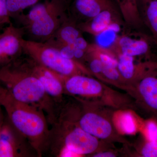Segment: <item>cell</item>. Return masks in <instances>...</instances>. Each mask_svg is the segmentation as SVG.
Masks as SVG:
<instances>
[{
	"instance_id": "cell-1",
	"label": "cell",
	"mask_w": 157,
	"mask_h": 157,
	"mask_svg": "<svg viewBox=\"0 0 157 157\" xmlns=\"http://www.w3.org/2000/svg\"><path fill=\"white\" fill-rule=\"evenodd\" d=\"M0 84L17 101L42 110L50 125L56 120L58 107L34 74L24 54L11 63L0 68Z\"/></svg>"
},
{
	"instance_id": "cell-2",
	"label": "cell",
	"mask_w": 157,
	"mask_h": 157,
	"mask_svg": "<svg viewBox=\"0 0 157 157\" xmlns=\"http://www.w3.org/2000/svg\"><path fill=\"white\" fill-rule=\"evenodd\" d=\"M0 104L11 124L29 140L38 157L45 153L50 128L41 109L17 101L0 84Z\"/></svg>"
},
{
	"instance_id": "cell-3",
	"label": "cell",
	"mask_w": 157,
	"mask_h": 157,
	"mask_svg": "<svg viewBox=\"0 0 157 157\" xmlns=\"http://www.w3.org/2000/svg\"><path fill=\"white\" fill-rule=\"evenodd\" d=\"M100 145L99 139L59 114L49 130L45 153L57 157L86 155L97 152Z\"/></svg>"
},
{
	"instance_id": "cell-4",
	"label": "cell",
	"mask_w": 157,
	"mask_h": 157,
	"mask_svg": "<svg viewBox=\"0 0 157 157\" xmlns=\"http://www.w3.org/2000/svg\"><path fill=\"white\" fill-rule=\"evenodd\" d=\"M68 5L65 0H45L33 6L27 14L23 13L16 20L29 40L45 42L69 16Z\"/></svg>"
},
{
	"instance_id": "cell-5",
	"label": "cell",
	"mask_w": 157,
	"mask_h": 157,
	"mask_svg": "<svg viewBox=\"0 0 157 157\" xmlns=\"http://www.w3.org/2000/svg\"><path fill=\"white\" fill-rule=\"evenodd\" d=\"M22 45L25 54L61 76L92 75L85 65L64 56L58 48L47 42L24 38Z\"/></svg>"
},
{
	"instance_id": "cell-6",
	"label": "cell",
	"mask_w": 157,
	"mask_h": 157,
	"mask_svg": "<svg viewBox=\"0 0 157 157\" xmlns=\"http://www.w3.org/2000/svg\"><path fill=\"white\" fill-rule=\"evenodd\" d=\"M0 157H38L29 140L5 115L0 126Z\"/></svg>"
},
{
	"instance_id": "cell-7",
	"label": "cell",
	"mask_w": 157,
	"mask_h": 157,
	"mask_svg": "<svg viewBox=\"0 0 157 157\" xmlns=\"http://www.w3.org/2000/svg\"><path fill=\"white\" fill-rule=\"evenodd\" d=\"M61 78L65 94L75 98L90 101L105 94V86L91 76L77 74L70 76H61Z\"/></svg>"
},
{
	"instance_id": "cell-8",
	"label": "cell",
	"mask_w": 157,
	"mask_h": 157,
	"mask_svg": "<svg viewBox=\"0 0 157 157\" xmlns=\"http://www.w3.org/2000/svg\"><path fill=\"white\" fill-rule=\"evenodd\" d=\"M23 29L12 22L0 33V68L11 63L24 54L22 45L24 38Z\"/></svg>"
},
{
	"instance_id": "cell-9",
	"label": "cell",
	"mask_w": 157,
	"mask_h": 157,
	"mask_svg": "<svg viewBox=\"0 0 157 157\" xmlns=\"http://www.w3.org/2000/svg\"><path fill=\"white\" fill-rule=\"evenodd\" d=\"M112 52L116 55L120 54L135 58H148L151 53V45L145 35L125 30L119 37Z\"/></svg>"
},
{
	"instance_id": "cell-10",
	"label": "cell",
	"mask_w": 157,
	"mask_h": 157,
	"mask_svg": "<svg viewBox=\"0 0 157 157\" xmlns=\"http://www.w3.org/2000/svg\"><path fill=\"white\" fill-rule=\"evenodd\" d=\"M25 56L34 74L42 83L47 94L60 110L63 105V98L65 94L61 76Z\"/></svg>"
},
{
	"instance_id": "cell-11",
	"label": "cell",
	"mask_w": 157,
	"mask_h": 157,
	"mask_svg": "<svg viewBox=\"0 0 157 157\" xmlns=\"http://www.w3.org/2000/svg\"><path fill=\"white\" fill-rule=\"evenodd\" d=\"M139 104L150 113L157 116V67L134 82Z\"/></svg>"
},
{
	"instance_id": "cell-12",
	"label": "cell",
	"mask_w": 157,
	"mask_h": 157,
	"mask_svg": "<svg viewBox=\"0 0 157 157\" xmlns=\"http://www.w3.org/2000/svg\"><path fill=\"white\" fill-rule=\"evenodd\" d=\"M118 22L124 21L117 5L115 3L91 19L78 23V26L82 33L95 36L113 23Z\"/></svg>"
},
{
	"instance_id": "cell-13",
	"label": "cell",
	"mask_w": 157,
	"mask_h": 157,
	"mask_svg": "<svg viewBox=\"0 0 157 157\" xmlns=\"http://www.w3.org/2000/svg\"><path fill=\"white\" fill-rule=\"evenodd\" d=\"M117 70L126 83H134L147 72L157 66V62L147 60L137 62L136 58L124 55H117Z\"/></svg>"
},
{
	"instance_id": "cell-14",
	"label": "cell",
	"mask_w": 157,
	"mask_h": 157,
	"mask_svg": "<svg viewBox=\"0 0 157 157\" xmlns=\"http://www.w3.org/2000/svg\"><path fill=\"white\" fill-rule=\"evenodd\" d=\"M69 13L78 23L84 22L94 17L101 11L116 3L113 0H71Z\"/></svg>"
},
{
	"instance_id": "cell-15",
	"label": "cell",
	"mask_w": 157,
	"mask_h": 157,
	"mask_svg": "<svg viewBox=\"0 0 157 157\" xmlns=\"http://www.w3.org/2000/svg\"><path fill=\"white\" fill-rule=\"evenodd\" d=\"M82 32L78 28V22L70 13L67 18L57 31L46 42L57 48L72 45L79 37Z\"/></svg>"
},
{
	"instance_id": "cell-16",
	"label": "cell",
	"mask_w": 157,
	"mask_h": 157,
	"mask_svg": "<svg viewBox=\"0 0 157 157\" xmlns=\"http://www.w3.org/2000/svg\"><path fill=\"white\" fill-rule=\"evenodd\" d=\"M128 29H139L144 25L137 8V0H114Z\"/></svg>"
},
{
	"instance_id": "cell-17",
	"label": "cell",
	"mask_w": 157,
	"mask_h": 157,
	"mask_svg": "<svg viewBox=\"0 0 157 157\" xmlns=\"http://www.w3.org/2000/svg\"><path fill=\"white\" fill-rule=\"evenodd\" d=\"M144 25H146L157 43V0H137Z\"/></svg>"
},
{
	"instance_id": "cell-18",
	"label": "cell",
	"mask_w": 157,
	"mask_h": 157,
	"mask_svg": "<svg viewBox=\"0 0 157 157\" xmlns=\"http://www.w3.org/2000/svg\"><path fill=\"white\" fill-rule=\"evenodd\" d=\"M124 22H115L95 36V44L104 49L111 51L114 48L119 37L125 31Z\"/></svg>"
},
{
	"instance_id": "cell-19",
	"label": "cell",
	"mask_w": 157,
	"mask_h": 157,
	"mask_svg": "<svg viewBox=\"0 0 157 157\" xmlns=\"http://www.w3.org/2000/svg\"><path fill=\"white\" fill-rule=\"evenodd\" d=\"M41 1L42 0H7V9L11 20H16L23 14V11L25 9L33 7Z\"/></svg>"
},
{
	"instance_id": "cell-20",
	"label": "cell",
	"mask_w": 157,
	"mask_h": 157,
	"mask_svg": "<svg viewBox=\"0 0 157 157\" xmlns=\"http://www.w3.org/2000/svg\"><path fill=\"white\" fill-rule=\"evenodd\" d=\"M98 77L113 83H126L121 76L117 67L108 65H103L101 73Z\"/></svg>"
},
{
	"instance_id": "cell-21",
	"label": "cell",
	"mask_w": 157,
	"mask_h": 157,
	"mask_svg": "<svg viewBox=\"0 0 157 157\" xmlns=\"http://www.w3.org/2000/svg\"><path fill=\"white\" fill-rule=\"evenodd\" d=\"M119 121L120 128L125 134L131 135L136 132V126L135 120L129 113H125L121 116Z\"/></svg>"
},
{
	"instance_id": "cell-22",
	"label": "cell",
	"mask_w": 157,
	"mask_h": 157,
	"mask_svg": "<svg viewBox=\"0 0 157 157\" xmlns=\"http://www.w3.org/2000/svg\"><path fill=\"white\" fill-rule=\"evenodd\" d=\"M140 154L142 157H157V141L147 139L141 147Z\"/></svg>"
},
{
	"instance_id": "cell-23",
	"label": "cell",
	"mask_w": 157,
	"mask_h": 157,
	"mask_svg": "<svg viewBox=\"0 0 157 157\" xmlns=\"http://www.w3.org/2000/svg\"><path fill=\"white\" fill-rule=\"evenodd\" d=\"M7 6V0H0V25H7L11 23Z\"/></svg>"
},
{
	"instance_id": "cell-24",
	"label": "cell",
	"mask_w": 157,
	"mask_h": 157,
	"mask_svg": "<svg viewBox=\"0 0 157 157\" xmlns=\"http://www.w3.org/2000/svg\"><path fill=\"white\" fill-rule=\"evenodd\" d=\"M146 132L147 140L157 141V124L152 121L146 123Z\"/></svg>"
},
{
	"instance_id": "cell-25",
	"label": "cell",
	"mask_w": 157,
	"mask_h": 157,
	"mask_svg": "<svg viewBox=\"0 0 157 157\" xmlns=\"http://www.w3.org/2000/svg\"><path fill=\"white\" fill-rule=\"evenodd\" d=\"M94 157H115L116 155L112 151H105L98 152L93 155Z\"/></svg>"
},
{
	"instance_id": "cell-26",
	"label": "cell",
	"mask_w": 157,
	"mask_h": 157,
	"mask_svg": "<svg viewBox=\"0 0 157 157\" xmlns=\"http://www.w3.org/2000/svg\"><path fill=\"white\" fill-rule=\"evenodd\" d=\"M2 108V105L0 104V126L2 123L5 117V115H4V113H3Z\"/></svg>"
},
{
	"instance_id": "cell-27",
	"label": "cell",
	"mask_w": 157,
	"mask_h": 157,
	"mask_svg": "<svg viewBox=\"0 0 157 157\" xmlns=\"http://www.w3.org/2000/svg\"><path fill=\"white\" fill-rule=\"evenodd\" d=\"M6 25H0V33L2 30L3 29Z\"/></svg>"
},
{
	"instance_id": "cell-28",
	"label": "cell",
	"mask_w": 157,
	"mask_h": 157,
	"mask_svg": "<svg viewBox=\"0 0 157 157\" xmlns=\"http://www.w3.org/2000/svg\"><path fill=\"white\" fill-rule=\"evenodd\" d=\"M66 1V2L68 4H69L70 3V2H71V0H65Z\"/></svg>"
}]
</instances>
